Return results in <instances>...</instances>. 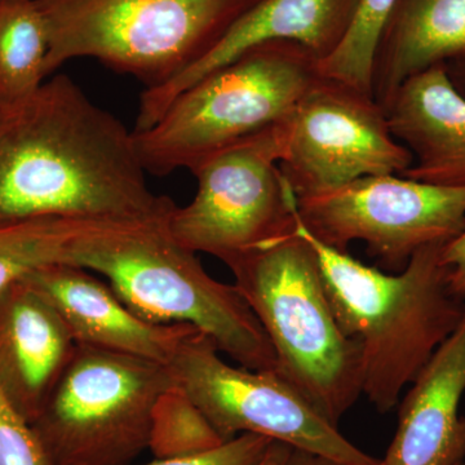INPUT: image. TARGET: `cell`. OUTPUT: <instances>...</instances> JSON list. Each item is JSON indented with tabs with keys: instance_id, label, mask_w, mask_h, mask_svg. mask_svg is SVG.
Instances as JSON below:
<instances>
[{
	"instance_id": "1",
	"label": "cell",
	"mask_w": 465,
	"mask_h": 465,
	"mask_svg": "<svg viewBox=\"0 0 465 465\" xmlns=\"http://www.w3.org/2000/svg\"><path fill=\"white\" fill-rule=\"evenodd\" d=\"M174 206L150 191L134 133L69 76L0 103V225L39 217L149 222Z\"/></svg>"
},
{
	"instance_id": "2",
	"label": "cell",
	"mask_w": 465,
	"mask_h": 465,
	"mask_svg": "<svg viewBox=\"0 0 465 465\" xmlns=\"http://www.w3.org/2000/svg\"><path fill=\"white\" fill-rule=\"evenodd\" d=\"M295 231L316 252L341 331L360 348L362 394L387 414L465 314V300L450 289L443 244L419 250L403 271L387 274L318 241L298 215Z\"/></svg>"
},
{
	"instance_id": "3",
	"label": "cell",
	"mask_w": 465,
	"mask_h": 465,
	"mask_svg": "<svg viewBox=\"0 0 465 465\" xmlns=\"http://www.w3.org/2000/svg\"><path fill=\"white\" fill-rule=\"evenodd\" d=\"M170 215L87 235L76 242L69 264L105 277L146 322L189 324L238 365L277 372L273 348L246 300L234 284L213 280L197 253L173 240Z\"/></svg>"
},
{
	"instance_id": "4",
	"label": "cell",
	"mask_w": 465,
	"mask_h": 465,
	"mask_svg": "<svg viewBox=\"0 0 465 465\" xmlns=\"http://www.w3.org/2000/svg\"><path fill=\"white\" fill-rule=\"evenodd\" d=\"M226 265L271 341L275 374L338 428L362 394L361 351L336 321L311 244L295 231Z\"/></svg>"
},
{
	"instance_id": "5",
	"label": "cell",
	"mask_w": 465,
	"mask_h": 465,
	"mask_svg": "<svg viewBox=\"0 0 465 465\" xmlns=\"http://www.w3.org/2000/svg\"><path fill=\"white\" fill-rule=\"evenodd\" d=\"M320 73V58L296 42L255 45L208 73L134 133L146 173L194 170L216 153L286 121Z\"/></svg>"
},
{
	"instance_id": "6",
	"label": "cell",
	"mask_w": 465,
	"mask_h": 465,
	"mask_svg": "<svg viewBox=\"0 0 465 465\" xmlns=\"http://www.w3.org/2000/svg\"><path fill=\"white\" fill-rule=\"evenodd\" d=\"M258 0H38L45 75L88 57L155 90L188 72Z\"/></svg>"
},
{
	"instance_id": "7",
	"label": "cell",
	"mask_w": 465,
	"mask_h": 465,
	"mask_svg": "<svg viewBox=\"0 0 465 465\" xmlns=\"http://www.w3.org/2000/svg\"><path fill=\"white\" fill-rule=\"evenodd\" d=\"M173 384L163 363L76 344L32 427L54 465H130Z\"/></svg>"
},
{
	"instance_id": "8",
	"label": "cell",
	"mask_w": 465,
	"mask_h": 465,
	"mask_svg": "<svg viewBox=\"0 0 465 465\" xmlns=\"http://www.w3.org/2000/svg\"><path fill=\"white\" fill-rule=\"evenodd\" d=\"M287 119L192 171L198 182L194 198L168 216L177 243L229 264L295 232L296 195L280 168Z\"/></svg>"
},
{
	"instance_id": "9",
	"label": "cell",
	"mask_w": 465,
	"mask_h": 465,
	"mask_svg": "<svg viewBox=\"0 0 465 465\" xmlns=\"http://www.w3.org/2000/svg\"><path fill=\"white\" fill-rule=\"evenodd\" d=\"M296 215L318 241L342 252L365 242L388 271H403L419 250L446 244L465 224V188L400 174L365 176L296 195Z\"/></svg>"
},
{
	"instance_id": "10",
	"label": "cell",
	"mask_w": 465,
	"mask_h": 465,
	"mask_svg": "<svg viewBox=\"0 0 465 465\" xmlns=\"http://www.w3.org/2000/svg\"><path fill=\"white\" fill-rule=\"evenodd\" d=\"M166 366L225 442L253 433L344 465L381 463L349 442L280 375L229 365L200 331L183 341Z\"/></svg>"
},
{
	"instance_id": "11",
	"label": "cell",
	"mask_w": 465,
	"mask_h": 465,
	"mask_svg": "<svg viewBox=\"0 0 465 465\" xmlns=\"http://www.w3.org/2000/svg\"><path fill=\"white\" fill-rule=\"evenodd\" d=\"M412 164L372 94L321 74L287 119L280 168L295 195Z\"/></svg>"
},
{
	"instance_id": "12",
	"label": "cell",
	"mask_w": 465,
	"mask_h": 465,
	"mask_svg": "<svg viewBox=\"0 0 465 465\" xmlns=\"http://www.w3.org/2000/svg\"><path fill=\"white\" fill-rule=\"evenodd\" d=\"M360 0H258L188 72L140 97L134 133L148 130L186 88L266 42L290 41L307 47L320 61L331 56L353 23Z\"/></svg>"
},
{
	"instance_id": "13",
	"label": "cell",
	"mask_w": 465,
	"mask_h": 465,
	"mask_svg": "<svg viewBox=\"0 0 465 465\" xmlns=\"http://www.w3.org/2000/svg\"><path fill=\"white\" fill-rule=\"evenodd\" d=\"M25 281L50 300L76 344L167 365L183 341L198 331L189 324L146 322L122 302L110 284L69 262L45 266Z\"/></svg>"
},
{
	"instance_id": "14",
	"label": "cell",
	"mask_w": 465,
	"mask_h": 465,
	"mask_svg": "<svg viewBox=\"0 0 465 465\" xmlns=\"http://www.w3.org/2000/svg\"><path fill=\"white\" fill-rule=\"evenodd\" d=\"M75 348L57 309L25 280L0 295V391L30 424Z\"/></svg>"
},
{
	"instance_id": "15",
	"label": "cell",
	"mask_w": 465,
	"mask_h": 465,
	"mask_svg": "<svg viewBox=\"0 0 465 465\" xmlns=\"http://www.w3.org/2000/svg\"><path fill=\"white\" fill-rule=\"evenodd\" d=\"M400 405L399 427L381 465L465 461V314L434 351Z\"/></svg>"
},
{
	"instance_id": "16",
	"label": "cell",
	"mask_w": 465,
	"mask_h": 465,
	"mask_svg": "<svg viewBox=\"0 0 465 465\" xmlns=\"http://www.w3.org/2000/svg\"><path fill=\"white\" fill-rule=\"evenodd\" d=\"M391 131L412 155L400 176L445 188H465V96L448 65L410 76L387 108Z\"/></svg>"
},
{
	"instance_id": "17",
	"label": "cell",
	"mask_w": 465,
	"mask_h": 465,
	"mask_svg": "<svg viewBox=\"0 0 465 465\" xmlns=\"http://www.w3.org/2000/svg\"><path fill=\"white\" fill-rule=\"evenodd\" d=\"M465 64V0H397L372 66V96L382 108L410 76Z\"/></svg>"
},
{
	"instance_id": "18",
	"label": "cell",
	"mask_w": 465,
	"mask_h": 465,
	"mask_svg": "<svg viewBox=\"0 0 465 465\" xmlns=\"http://www.w3.org/2000/svg\"><path fill=\"white\" fill-rule=\"evenodd\" d=\"M124 223L39 217L0 225V295L38 269L69 262L82 238Z\"/></svg>"
},
{
	"instance_id": "19",
	"label": "cell",
	"mask_w": 465,
	"mask_h": 465,
	"mask_svg": "<svg viewBox=\"0 0 465 465\" xmlns=\"http://www.w3.org/2000/svg\"><path fill=\"white\" fill-rule=\"evenodd\" d=\"M47 54L38 0H0V103L24 99L45 84Z\"/></svg>"
},
{
	"instance_id": "20",
	"label": "cell",
	"mask_w": 465,
	"mask_h": 465,
	"mask_svg": "<svg viewBox=\"0 0 465 465\" xmlns=\"http://www.w3.org/2000/svg\"><path fill=\"white\" fill-rule=\"evenodd\" d=\"M225 440L176 384L159 397L150 425L148 449L155 459L202 454Z\"/></svg>"
},
{
	"instance_id": "21",
	"label": "cell",
	"mask_w": 465,
	"mask_h": 465,
	"mask_svg": "<svg viewBox=\"0 0 465 465\" xmlns=\"http://www.w3.org/2000/svg\"><path fill=\"white\" fill-rule=\"evenodd\" d=\"M397 0H360L353 23L331 56L320 61V73L372 94L376 47ZM374 97V96H372Z\"/></svg>"
},
{
	"instance_id": "22",
	"label": "cell",
	"mask_w": 465,
	"mask_h": 465,
	"mask_svg": "<svg viewBox=\"0 0 465 465\" xmlns=\"http://www.w3.org/2000/svg\"><path fill=\"white\" fill-rule=\"evenodd\" d=\"M0 465H54L32 424L0 391Z\"/></svg>"
},
{
	"instance_id": "23",
	"label": "cell",
	"mask_w": 465,
	"mask_h": 465,
	"mask_svg": "<svg viewBox=\"0 0 465 465\" xmlns=\"http://www.w3.org/2000/svg\"><path fill=\"white\" fill-rule=\"evenodd\" d=\"M271 439L260 434L243 433L226 440L219 448L173 459H155L143 465H258L272 443Z\"/></svg>"
},
{
	"instance_id": "24",
	"label": "cell",
	"mask_w": 465,
	"mask_h": 465,
	"mask_svg": "<svg viewBox=\"0 0 465 465\" xmlns=\"http://www.w3.org/2000/svg\"><path fill=\"white\" fill-rule=\"evenodd\" d=\"M440 259L448 269L450 289L465 300V224L457 237L443 244Z\"/></svg>"
},
{
	"instance_id": "25",
	"label": "cell",
	"mask_w": 465,
	"mask_h": 465,
	"mask_svg": "<svg viewBox=\"0 0 465 465\" xmlns=\"http://www.w3.org/2000/svg\"><path fill=\"white\" fill-rule=\"evenodd\" d=\"M284 465H344L338 461L330 460V459L320 457V455L312 454L304 450H291L290 457ZM378 465H381L379 463Z\"/></svg>"
},
{
	"instance_id": "26",
	"label": "cell",
	"mask_w": 465,
	"mask_h": 465,
	"mask_svg": "<svg viewBox=\"0 0 465 465\" xmlns=\"http://www.w3.org/2000/svg\"><path fill=\"white\" fill-rule=\"evenodd\" d=\"M292 448L280 440H272L271 446L266 450L264 457L258 465H284L290 457Z\"/></svg>"
},
{
	"instance_id": "27",
	"label": "cell",
	"mask_w": 465,
	"mask_h": 465,
	"mask_svg": "<svg viewBox=\"0 0 465 465\" xmlns=\"http://www.w3.org/2000/svg\"><path fill=\"white\" fill-rule=\"evenodd\" d=\"M448 70L452 84L465 96V64L463 65H448Z\"/></svg>"
},
{
	"instance_id": "28",
	"label": "cell",
	"mask_w": 465,
	"mask_h": 465,
	"mask_svg": "<svg viewBox=\"0 0 465 465\" xmlns=\"http://www.w3.org/2000/svg\"><path fill=\"white\" fill-rule=\"evenodd\" d=\"M459 465H465V461H463V463H460V464H459Z\"/></svg>"
}]
</instances>
